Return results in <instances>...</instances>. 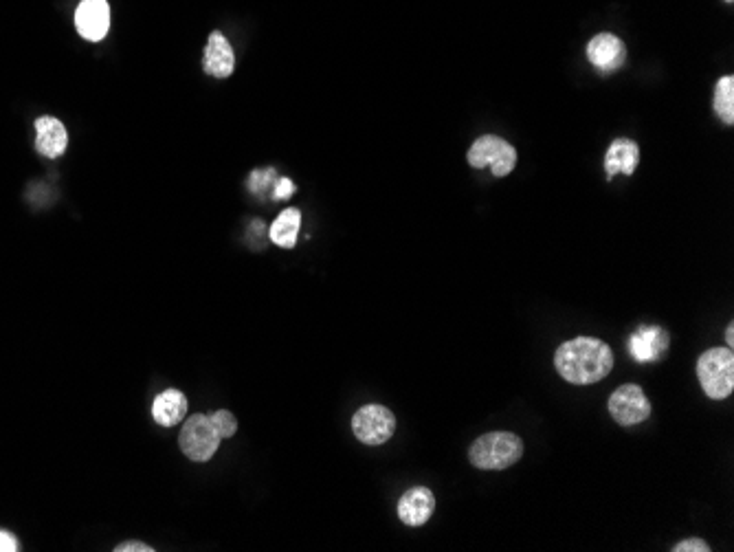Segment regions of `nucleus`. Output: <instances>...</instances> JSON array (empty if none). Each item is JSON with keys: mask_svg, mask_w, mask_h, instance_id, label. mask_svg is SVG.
Segmentation results:
<instances>
[{"mask_svg": "<svg viewBox=\"0 0 734 552\" xmlns=\"http://www.w3.org/2000/svg\"><path fill=\"white\" fill-rule=\"evenodd\" d=\"M554 368L567 383L592 385L603 381L614 368V352L600 339L576 337L563 341L556 350Z\"/></svg>", "mask_w": 734, "mask_h": 552, "instance_id": "f257e3e1", "label": "nucleus"}, {"mask_svg": "<svg viewBox=\"0 0 734 552\" xmlns=\"http://www.w3.org/2000/svg\"><path fill=\"white\" fill-rule=\"evenodd\" d=\"M524 456V440L513 432H491L475 440L469 449V460L475 469L502 471L513 467Z\"/></svg>", "mask_w": 734, "mask_h": 552, "instance_id": "f03ea898", "label": "nucleus"}, {"mask_svg": "<svg viewBox=\"0 0 734 552\" xmlns=\"http://www.w3.org/2000/svg\"><path fill=\"white\" fill-rule=\"evenodd\" d=\"M697 379L708 399H728L734 390V355L730 348H713L697 361Z\"/></svg>", "mask_w": 734, "mask_h": 552, "instance_id": "7ed1b4c3", "label": "nucleus"}, {"mask_svg": "<svg viewBox=\"0 0 734 552\" xmlns=\"http://www.w3.org/2000/svg\"><path fill=\"white\" fill-rule=\"evenodd\" d=\"M220 436L211 425L209 416L205 414H194L187 418V423L181 429L179 445L181 451L194 462H207L214 458V454L220 447Z\"/></svg>", "mask_w": 734, "mask_h": 552, "instance_id": "20e7f679", "label": "nucleus"}, {"mask_svg": "<svg viewBox=\"0 0 734 552\" xmlns=\"http://www.w3.org/2000/svg\"><path fill=\"white\" fill-rule=\"evenodd\" d=\"M469 163L475 170L491 168L497 179L510 174L517 165V150L508 141L495 135H486L477 139L469 150Z\"/></svg>", "mask_w": 734, "mask_h": 552, "instance_id": "39448f33", "label": "nucleus"}, {"mask_svg": "<svg viewBox=\"0 0 734 552\" xmlns=\"http://www.w3.org/2000/svg\"><path fill=\"white\" fill-rule=\"evenodd\" d=\"M352 432L363 445H383L396 432V416L385 405H363L352 416Z\"/></svg>", "mask_w": 734, "mask_h": 552, "instance_id": "423d86ee", "label": "nucleus"}, {"mask_svg": "<svg viewBox=\"0 0 734 552\" xmlns=\"http://www.w3.org/2000/svg\"><path fill=\"white\" fill-rule=\"evenodd\" d=\"M607 407L611 418L622 427L638 425L651 416V401L642 392L640 385L633 383L622 385V388L611 394Z\"/></svg>", "mask_w": 734, "mask_h": 552, "instance_id": "0eeeda50", "label": "nucleus"}, {"mask_svg": "<svg viewBox=\"0 0 734 552\" xmlns=\"http://www.w3.org/2000/svg\"><path fill=\"white\" fill-rule=\"evenodd\" d=\"M75 27L84 40L99 42L110 29V5L106 0H82L75 11Z\"/></svg>", "mask_w": 734, "mask_h": 552, "instance_id": "6e6552de", "label": "nucleus"}, {"mask_svg": "<svg viewBox=\"0 0 734 552\" xmlns=\"http://www.w3.org/2000/svg\"><path fill=\"white\" fill-rule=\"evenodd\" d=\"M587 58L598 71L603 73L618 71L627 60L625 42L614 36V33H598V36H594L587 44Z\"/></svg>", "mask_w": 734, "mask_h": 552, "instance_id": "1a4fd4ad", "label": "nucleus"}, {"mask_svg": "<svg viewBox=\"0 0 734 552\" xmlns=\"http://www.w3.org/2000/svg\"><path fill=\"white\" fill-rule=\"evenodd\" d=\"M669 333L660 326H640L636 333L629 337V352L638 363L660 361L666 350H669Z\"/></svg>", "mask_w": 734, "mask_h": 552, "instance_id": "9d476101", "label": "nucleus"}, {"mask_svg": "<svg viewBox=\"0 0 734 552\" xmlns=\"http://www.w3.org/2000/svg\"><path fill=\"white\" fill-rule=\"evenodd\" d=\"M433 511H436V495L427 487L409 489L403 498L398 500V517L400 522L407 526H422L431 520Z\"/></svg>", "mask_w": 734, "mask_h": 552, "instance_id": "9b49d317", "label": "nucleus"}, {"mask_svg": "<svg viewBox=\"0 0 734 552\" xmlns=\"http://www.w3.org/2000/svg\"><path fill=\"white\" fill-rule=\"evenodd\" d=\"M69 146V132L55 117H40L36 121V150L47 159H58Z\"/></svg>", "mask_w": 734, "mask_h": 552, "instance_id": "f8f14e48", "label": "nucleus"}, {"mask_svg": "<svg viewBox=\"0 0 734 552\" xmlns=\"http://www.w3.org/2000/svg\"><path fill=\"white\" fill-rule=\"evenodd\" d=\"M233 66H236V55H233V49L229 40L222 36L220 31H214L207 40L205 47V58H203V69L205 73L214 75V77H229L233 73Z\"/></svg>", "mask_w": 734, "mask_h": 552, "instance_id": "ddd939ff", "label": "nucleus"}, {"mask_svg": "<svg viewBox=\"0 0 734 552\" xmlns=\"http://www.w3.org/2000/svg\"><path fill=\"white\" fill-rule=\"evenodd\" d=\"M638 161H640L638 143L629 139H616L605 154V172L609 179H614L616 174L631 176L638 168Z\"/></svg>", "mask_w": 734, "mask_h": 552, "instance_id": "4468645a", "label": "nucleus"}, {"mask_svg": "<svg viewBox=\"0 0 734 552\" xmlns=\"http://www.w3.org/2000/svg\"><path fill=\"white\" fill-rule=\"evenodd\" d=\"M187 414V396L181 390H165L161 392L152 405L154 421L163 427L179 425Z\"/></svg>", "mask_w": 734, "mask_h": 552, "instance_id": "2eb2a0df", "label": "nucleus"}, {"mask_svg": "<svg viewBox=\"0 0 734 552\" xmlns=\"http://www.w3.org/2000/svg\"><path fill=\"white\" fill-rule=\"evenodd\" d=\"M299 227H302V214H299V209H284L271 225V240L277 247L293 249L297 245Z\"/></svg>", "mask_w": 734, "mask_h": 552, "instance_id": "dca6fc26", "label": "nucleus"}, {"mask_svg": "<svg viewBox=\"0 0 734 552\" xmlns=\"http://www.w3.org/2000/svg\"><path fill=\"white\" fill-rule=\"evenodd\" d=\"M715 113L726 124H734V77H721L715 88Z\"/></svg>", "mask_w": 734, "mask_h": 552, "instance_id": "f3484780", "label": "nucleus"}, {"mask_svg": "<svg viewBox=\"0 0 734 552\" xmlns=\"http://www.w3.org/2000/svg\"><path fill=\"white\" fill-rule=\"evenodd\" d=\"M209 421H211V425H214V429H216L218 436L222 440L236 436V432H238L236 416H233L229 410H218V412H214V414L209 416Z\"/></svg>", "mask_w": 734, "mask_h": 552, "instance_id": "a211bd4d", "label": "nucleus"}, {"mask_svg": "<svg viewBox=\"0 0 734 552\" xmlns=\"http://www.w3.org/2000/svg\"><path fill=\"white\" fill-rule=\"evenodd\" d=\"M708 544L704 542V539H686V542H680L673 552H708Z\"/></svg>", "mask_w": 734, "mask_h": 552, "instance_id": "6ab92c4d", "label": "nucleus"}, {"mask_svg": "<svg viewBox=\"0 0 734 552\" xmlns=\"http://www.w3.org/2000/svg\"><path fill=\"white\" fill-rule=\"evenodd\" d=\"M297 187L293 185L291 179H277L275 181V198L277 201H282V198H291L295 194Z\"/></svg>", "mask_w": 734, "mask_h": 552, "instance_id": "aec40b11", "label": "nucleus"}, {"mask_svg": "<svg viewBox=\"0 0 734 552\" xmlns=\"http://www.w3.org/2000/svg\"><path fill=\"white\" fill-rule=\"evenodd\" d=\"M16 550H20L18 539L7 531H0V552H16Z\"/></svg>", "mask_w": 734, "mask_h": 552, "instance_id": "412c9836", "label": "nucleus"}, {"mask_svg": "<svg viewBox=\"0 0 734 552\" xmlns=\"http://www.w3.org/2000/svg\"><path fill=\"white\" fill-rule=\"evenodd\" d=\"M115 552H154V548L141 542H124L115 548Z\"/></svg>", "mask_w": 734, "mask_h": 552, "instance_id": "4be33fe9", "label": "nucleus"}, {"mask_svg": "<svg viewBox=\"0 0 734 552\" xmlns=\"http://www.w3.org/2000/svg\"><path fill=\"white\" fill-rule=\"evenodd\" d=\"M726 339H728V346H732L734 344V326L730 324L728 326V330H726Z\"/></svg>", "mask_w": 734, "mask_h": 552, "instance_id": "5701e85b", "label": "nucleus"}, {"mask_svg": "<svg viewBox=\"0 0 734 552\" xmlns=\"http://www.w3.org/2000/svg\"><path fill=\"white\" fill-rule=\"evenodd\" d=\"M728 3H732V0H728Z\"/></svg>", "mask_w": 734, "mask_h": 552, "instance_id": "b1692460", "label": "nucleus"}]
</instances>
